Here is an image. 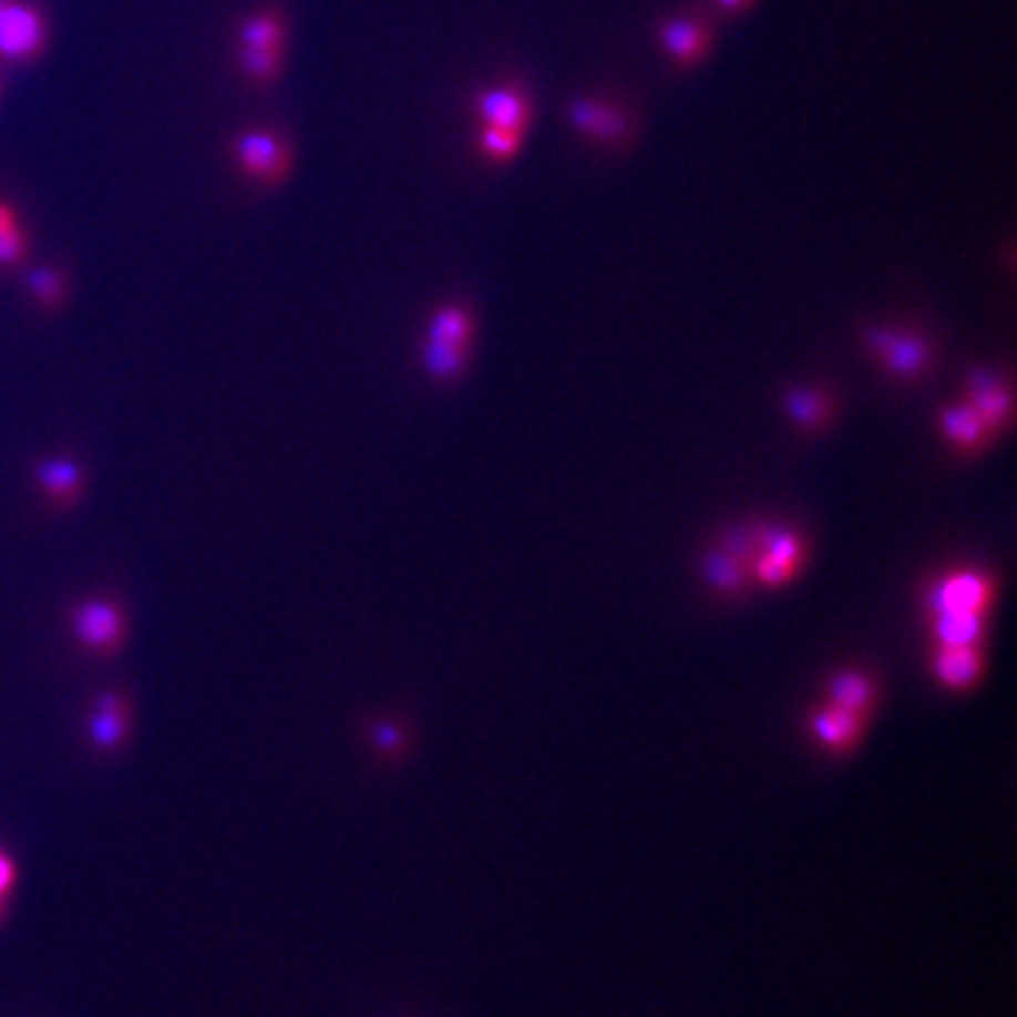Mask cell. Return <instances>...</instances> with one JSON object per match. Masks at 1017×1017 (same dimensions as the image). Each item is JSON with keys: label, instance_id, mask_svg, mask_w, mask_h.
<instances>
[{"label": "cell", "instance_id": "1", "mask_svg": "<svg viewBox=\"0 0 1017 1017\" xmlns=\"http://www.w3.org/2000/svg\"><path fill=\"white\" fill-rule=\"evenodd\" d=\"M69 622L75 640L85 650L102 657L119 653L127 638L125 613L119 606V600L106 596H92L75 603Z\"/></svg>", "mask_w": 1017, "mask_h": 1017}, {"label": "cell", "instance_id": "2", "mask_svg": "<svg viewBox=\"0 0 1017 1017\" xmlns=\"http://www.w3.org/2000/svg\"><path fill=\"white\" fill-rule=\"evenodd\" d=\"M234 158L245 177L269 188L286 182L292 170L290 146L269 130L240 132L234 142Z\"/></svg>", "mask_w": 1017, "mask_h": 1017}, {"label": "cell", "instance_id": "3", "mask_svg": "<svg viewBox=\"0 0 1017 1017\" xmlns=\"http://www.w3.org/2000/svg\"><path fill=\"white\" fill-rule=\"evenodd\" d=\"M88 738L92 747L111 753L119 751L130 738V702L119 690H104L92 702L88 719Z\"/></svg>", "mask_w": 1017, "mask_h": 1017}, {"label": "cell", "instance_id": "4", "mask_svg": "<svg viewBox=\"0 0 1017 1017\" xmlns=\"http://www.w3.org/2000/svg\"><path fill=\"white\" fill-rule=\"evenodd\" d=\"M43 19L33 8L6 3L0 10V54L12 60L33 56L43 45Z\"/></svg>", "mask_w": 1017, "mask_h": 1017}, {"label": "cell", "instance_id": "5", "mask_svg": "<svg viewBox=\"0 0 1017 1017\" xmlns=\"http://www.w3.org/2000/svg\"><path fill=\"white\" fill-rule=\"evenodd\" d=\"M476 113L483 125H495L525 132L531 123V100L516 85H497L483 90L476 97Z\"/></svg>", "mask_w": 1017, "mask_h": 1017}, {"label": "cell", "instance_id": "6", "mask_svg": "<svg viewBox=\"0 0 1017 1017\" xmlns=\"http://www.w3.org/2000/svg\"><path fill=\"white\" fill-rule=\"evenodd\" d=\"M992 600V582L979 573H958L945 579L931 596L935 613H975L983 615Z\"/></svg>", "mask_w": 1017, "mask_h": 1017}, {"label": "cell", "instance_id": "7", "mask_svg": "<svg viewBox=\"0 0 1017 1017\" xmlns=\"http://www.w3.org/2000/svg\"><path fill=\"white\" fill-rule=\"evenodd\" d=\"M571 121L573 125L598 142L619 144L629 135V119L625 111H619L613 104H600L589 100H575L571 102Z\"/></svg>", "mask_w": 1017, "mask_h": 1017}, {"label": "cell", "instance_id": "8", "mask_svg": "<svg viewBox=\"0 0 1017 1017\" xmlns=\"http://www.w3.org/2000/svg\"><path fill=\"white\" fill-rule=\"evenodd\" d=\"M659 33H662V43L669 50V54L684 66L702 60L711 38L709 24L702 17L669 19V22H665L662 29H659Z\"/></svg>", "mask_w": 1017, "mask_h": 1017}, {"label": "cell", "instance_id": "9", "mask_svg": "<svg viewBox=\"0 0 1017 1017\" xmlns=\"http://www.w3.org/2000/svg\"><path fill=\"white\" fill-rule=\"evenodd\" d=\"M35 481L43 493L60 506H71L83 495V469L66 458H50L35 466Z\"/></svg>", "mask_w": 1017, "mask_h": 1017}, {"label": "cell", "instance_id": "10", "mask_svg": "<svg viewBox=\"0 0 1017 1017\" xmlns=\"http://www.w3.org/2000/svg\"><path fill=\"white\" fill-rule=\"evenodd\" d=\"M935 671L945 686L964 690L977 681L983 671V657L975 646H942L935 657Z\"/></svg>", "mask_w": 1017, "mask_h": 1017}, {"label": "cell", "instance_id": "11", "mask_svg": "<svg viewBox=\"0 0 1017 1017\" xmlns=\"http://www.w3.org/2000/svg\"><path fill=\"white\" fill-rule=\"evenodd\" d=\"M813 730L826 747H832L836 751H845V749H851L860 738L862 713L829 705L815 716Z\"/></svg>", "mask_w": 1017, "mask_h": 1017}, {"label": "cell", "instance_id": "12", "mask_svg": "<svg viewBox=\"0 0 1017 1017\" xmlns=\"http://www.w3.org/2000/svg\"><path fill=\"white\" fill-rule=\"evenodd\" d=\"M931 361V347L923 337L912 332H897L891 349L883 353V363L891 374L912 380L926 370Z\"/></svg>", "mask_w": 1017, "mask_h": 1017}, {"label": "cell", "instance_id": "13", "mask_svg": "<svg viewBox=\"0 0 1017 1017\" xmlns=\"http://www.w3.org/2000/svg\"><path fill=\"white\" fill-rule=\"evenodd\" d=\"M286 22L276 10H259L245 17L238 27L240 48L250 50H282L286 48Z\"/></svg>", "mask_w": 1017, "mask_h": 1017}, {"label": "cell", "instance_id": "14", "mask_svg": "<svg viewBox=\"0 0 1017 1017\" xmlns=\"http://www.w3.org/2000/svg\"><path fill=\"white\" fill-rule=\"evenodd\" d=\"M939 424L945 436L956 443L960 450H977L987 439V424L979 418L977 410L970 403L945 408L939 414Z\"/></svg>", "mask_w": 1017, "mask_h": 1017}, {"label": "cell", "instance_id": "15", "mask_svg": "<svg viewBox=\"0 0 1017 1017\" xmlns=\"http://www.w3.org/2000/svg\"><path fill=\"white\" fill-rule=\"evenodd\" d=\"M420 356H422V366L427 374L436 382H455L458 377L464 374L469 366L466 347L436 342V339H429V337H424V342L420 347Z\"/></svg>", "mask_w": 1017, "mask_h": 1017}, {"label": "cell", "instance_id": "16", "mask_svg": "<svg viewBox=\"0 0 1017 1017\" xmlns=\"http://www.w3.org/2000/svg\"><path fill=\"white\" fill-rule=\"evenodd\" d=\"M424 337L469 349L471 337H474V318L460 305H443L429 318Z\"/></svg>", "mask_w": 1017, "mask_h": 1017}, {"label": "cell", "instance_id": "17", "mask_svg": "<svg viewBox=\"0 0 1017 1017\" xmlns=\"http://www.w3.org/2000/svg\"><path fill=\"white\" fill-rule=\"evenodd\" d=\"M935 638L942 646H975L983 636V615L975 613H935Z\"/></svg>", "mask_w": 1017, "mask_h": 1017}, {"label": "cell", "instance_id": "18", "mask_svg": "<svg viewBox=\"0 0 1017 1017\" xmlns=\"http://www.w3.org/2000/svg\"><path fill=\"white\" fill-rule=\"evenodd\" d=\"M829 697H832V705L855 711L864 716V709L872 705L874 700V686L866 676L855 674V671H843L834 676L832 686H829Z\"/></svg>", "mask_w": 1017, "mask_h": 1017}, {"label": "cell", "instance_id": "19", "mask_svg": "<svg viewBox=\"0 0 1017 1017\" xmlns=\"http://www.w3.org/2000/svg\"><path fill=\"white\" fill-rule=\"evenodd\" d=\"M784 401L791 420L801 424L803 429L822 427L829 420V412H832L826 396L818 389H791Z\"/></svg>", "mask_w": 1017, "mask_h": 1017}, {"label": "cell", "instance_id": "20", "mask_svg": "<svg viewBox=\"0 0 1017 1017\" xmlns=\"http://www.w3.org/2000/svg\"><path fill=\"white\" fill-rule=\"evenodd\" d=\"M238 69L250 83L269 85L282 71V50H238Z\"/></svg>", "mask_w": 1017, "mask_h": 1017}, {"label": "cell", "instance_id": "21", "mask_svg": "<svg viewBox=\"0 0 1017 1017\" xmlns=\"http://www.w3.org/2000/svg\"><path fill=\"white\" fill-rule=\"evenodd\" d=\"M968 403L977 410V414L983 418L987 429L1004 427L1008 422V418H1010V410H1013L1010 391L1004 384H996V387L985 389L979 393H970Z\"/></svg>", "mask_w": 1017, "mask_h": 1017}, {"label": "cell", "instance_id": "22", "mask_svg": "<svg viewBox=\"0 0 1017 1017\" xmlns=\"http://www.w3.org/2000/svg\"><path fill=\"white\" fill-rule=\"evenodd\" d=\"M705 575L711 587L726 594H734L742 589L744 571L738 558H732L728 552H711L705 556Z\"/></svg>", "mask_w": 1017, "mask_h": 1017}, {"label": "cell", "instance_id": "23", "mask_svg": "<svg viewBox=\"0 0 1017 1017\" xmlns=\"http://www.w3.org/2000/svg\"><path fill=\"white\" fill-rule=\"evenodd\" d=\"M521 144H523V132L506 130V127L483 125L481 135H479L481 151L490 161H495V163L512 161L518 154Z\"/></svg>", "mask_w": 1017, "mask_h": 1017}, {"label": "cell", "instance_id": "24", "mask_svg": "<svg viewBox=\"0 0 1017 1017\" xmlns=\"http://www.w3.org/2000/svg\"><path fill=\"white\" fill-rule=\"evenodd\" d=\"M27 282L33 297L41 301L43 307L54 309L64 301V278L60 271H54L50 267H38L29 274Z\"/></svg>", "mask_w": 1017, "mask_h": 1017}, {"label": "cell", "instance_id": "25", "mask_svg": "<svg viewBox=\"0 0 1017 1017\" xmlns=\"http://www.w3.org/2000/svg\"><path fill=\"white\" fill-rule=\"evenodd\" d=\"M757 537H759V546H763L766 554L789 561L794 565L801 563V542L797 535L778 531V527L775 531H772V527H766V531L757 533Z\"/></svg>", "mask_w": 1017, "mask_h": 1017}, {"label": "cell", "instance_id": "26", "mask_svg": "<svg viewBox=\"0 0 1017 1017\" xmlns=\"http://www.w3.org/2000/svg\"><path fill=\"white\" fill-rule=\"evenodd\" d=\"M368 738L374 744V749L382 751L384 757H399V753H403V749H405V732L399 726L389 723V721L374 723L370 728Z\"/></svg>", "mask_w": 1017, "mask_h": 1017}, {"label": "cell", "instance_id": "27", "mask_svg": "<svg viewBox=\"0 0 1017 1017\" xmlns=\"http://www.w3.org/2000/svg\"><path fill=\"white\" fill-rule=\"evenodd\" d=\"M797 568H799V565H794V563L775 558L770 554H763L757 561V577L761 582H766V584H782V582H787L791 575L797 573Z\"/></svg>", "mask_w": 1017, "mask_h": 1017}, {"label": "cell", "instance_id": "28", "mask_svg": "<svg viewBox=\"0 0 1017 1017\" xmlns=\"http://www.w3.org/2000/svg\"><path fill=\"white\" fill-rule=\"evenodd\" d=\"M27 253V238L22 229L17 226H10V229L0 232V264L3 267H12V264L22 261Z\"/></svg>", "mask_w": 1017, "mask_h": 1017}, {"label": "cell", "instance_id": "29", "mask_svg": "<svg viewBox=\"0 0 1017 1017\" xmlns=\"http://www.w3.org/2000/svg\"><path fill=\"white\" fill-rule=\"evenodd\" d=\"M757 544H759V537L753 535V533H747L742 531V527H738V531L730 533L728 540H726V552L732 556V558H738L740 563L749 561L753 556V549H757Z\"/></svg>", "mask_w": 1017, "mask_h": 1017}, {"label": "cell", "instance_id": "30", "mask_svg": "<svg viewBox=\"0 0 1017 1017\" xmlns=\"http://www.w3.org/2000/svg\"><path fill=\"white\" fill-rule=\"evenodd\" d=\"M895 337H897V330L893 328H872L870 332H866V347L872 349L874 356L883 358V353L891 349V345L895 342Z\"/></svg>", "mask_w": 1017, "mask_h": 1017}, {"label": "cell", "instance_id": "31", "mask_svg": "<svg viewBox=\"0 0 1017 1017\" xmlns=\"http://www.w3.org/2000/svg\"><path fill=\"white\" fill-rule=\"evenodd\" d=\"M14 881H17L14 862L3 851H0V895H8L12 891Z\"/></svg>", "mask_w": 1017, "mask_h": 1017}, {"label": "cell", "instance_id": "32", "mask_svg": "<svg viewBox=\"0 0 1017 1017\" xmlns=\"http://www.w3.org/2000/svg\"><path fill=\"white\" fill-rule=\"evenodd\" d=\"M10 226H17V217L6 203H0V232L10 229Z\"/></svg>", "mask_w": 1017, "mask_h": 1017}, {"label": "cell", "instance_id": "33", "mask_svg": "<svg viewBox=\"0 0 1017 1017\" xmlns=\"http://www.w3.org/2000/svg\"><path fill=\"white\" fill-rule=\"evenodd\" d=\"M749 3H751V0H719V6L726 12H742Z\"/></svg>", "mask_w": 1017, "mask_h": 1017}, {"label": "cell", "instance_id": "34", "mask_svg": "<svg viewBox=\"0 0 1017 1017\" xmlns=\"http://www.w3.org/2000/svg\"><path fill=\"white\" fill-rule=\"evenodd\" d=\"M3 912H6V895H0V918H3Z\"/></svg>", "mask_w": 1017, "mask_h": 1017}, {"label": "cell", "instance_id": "35", "mask_svg": "<svg viewBox=\"0 0 1017 1017\" xmlns=\"http://www.w3.org/2000/svg\"><path fill=\"white\" fill-rule=\"evenodd\" d=\"M3 6H6V0H0V10H3Z\"/></svg>", "mask_w": 1017, "mask_h": 1017}]
</instances>
